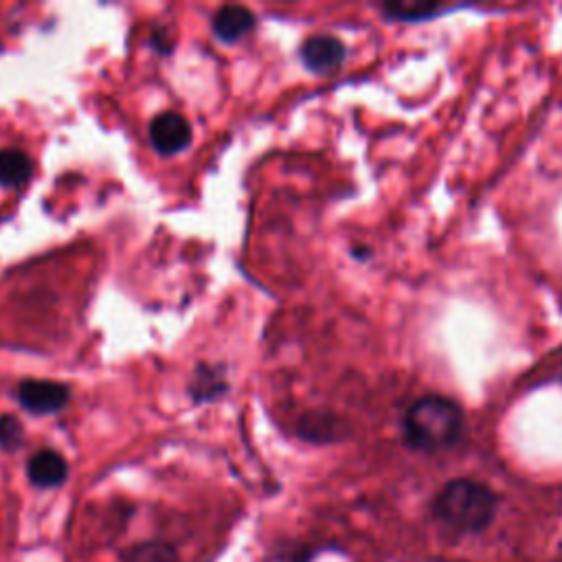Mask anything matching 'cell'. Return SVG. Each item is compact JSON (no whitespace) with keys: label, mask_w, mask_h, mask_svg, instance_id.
<instances>
[{"label":"cell","mask_w":562,"mask_h":562,"mask_svg":"<svg viewBox=\"0 0 562 562\" xmlns=\"http://www.w3.org/2000/svg\"><path fill=\"white\" fill-rule=\"evenodd\" d=\"M465 428L459 402L448 395L428 393L413 400L402 415V437L411 450L441 452L452 448Z\"/></svg>","instance_id":"cell-1"},{"label":"cell","mask_w":562,"mask_h":562,"mask_svg":"<svg viewBox=\"0 0 562 562\" xmlns=\"http://www.w3.org/2000/svg\"><path fill=\"white\" fill-rule=\"evenodd\" d=\"M498 507L496 492L474 479H452L432 498V514L457 531L485 529Z\"/></svg>","instance_id":"cell-2"},{"label":"cell","mask_w":562,"mask_h":562,"mask_svg":"<svg viewBox=\"0 0 562 562\" xmlns=\"http://www.w3.org/2000/svg\"><path fill=\"white\" fill-rule=\"evenodd\" d=\"M70 389L53 380H24L18 389L20 404L35 415H50L66 406Z\"/></svg>","instance_id":"cell-3"},{"label":"cell","mask_w":562,"mask_h":562,"mask_svg":"<svg viewBox=\"0 0 562 562\" xmlns=\"http://www.w3.org/2000/svg\"><path fill=\"white\" fill-rule=\"evenodd\" d=\"M149 140L162 156L178 154L191 140V125L178 112H162L149 125Z\"/></svg>","instance_id":"cell-4"},{"label":"cell","mask_w":562,"mask_h":562,"mask_svg":"<svg viewBox=\"0 0 562 562\" xmlns=\"http://www.w3.org/2000/svg\"><path fill=\"white\" fill-rule=\"evenodd\" d=\"M347 48L336 35H312L301 46V59L316 75L336 72L345 61Z\"/></svg>","instance_id":"cell-5"},{"label":"cell","mask_w":562,"mask_h":562,"mask_svg":"<svg viewBox=\"0 0 562 562\" xmlns=\"http://www.w3.org/2000/svg\"><path fill=\"white\" fill-rule=\"evenodd\" d=\"M26 474H29V481L37 487H57L66 481L68 463L55 450H40L29 459Z\"/></svg>","instance_id":"cell-6"},{"label":"cell","mask_w":562,"mask_h":562,"mask_svg":"<svg viewBox=\"0 0 562 562\" xmlns=\"http://www.w3.org/2000/svg\"><path fill=\"white\" fill-rule=\"evenodd\" d=\"M255 26V15L241 4H226L213 15V33L222 42H237Z\"/></svg>","instance_id":"cell-7"},{"label":"cell","mask_w":562,"mask_h":562,"mask_svg":"<svg viewBox=\"0 0 562 562\" xmlns=\"http://www.w3.org/2000/svg\"><path fill=\"white\" fill-rule=\"evenodd\" d=\"M457 7H441L437 2H391L382 4L380 11L386 20L395 22H422V20H432L446 11H454Z\"/></svg>","instance_id":"cell-8"},{"label":"cell","mask_w":562,"mask_h":562,"mask_svg":"<svg viewBox=\"0 0 562 562\" xmlns=\"http://www.w3.org/2000/svg\"><path fill=\"white\" fill-rule=\"evenodd\" d=\"M33 173V162L22 149H0V184L20 187Z\"/></svg>","instance_id":"cell-9"},{"label":"cell","mask_w":562,"mask_h":562,"mask_svg":"<svg viewBox=\"0 0 562 562\" xmlns=\"http://www.w3.org/2000/svg\"><path fill=\"white\" fill-rule=\"evenodd\" d=\"M22 424L13 415L0 417V446L4 450H18L22 446Z\"/></svg>","instance_id":"cell-10"},{"label":"cell","mask_w":562,"mask_h":562,"mask_svg":"<svg viewBox=\"0 0 562 562\" xmlns=\"http://www.w3.org/2000/svg\"><path fill=\"white\" fill-rule=\"evenodd\" d=\"M130 562H176V553L165 544H143L132 551Z\"/></svg>","instance_id":"cell-11"},{"label":"cell","mask_w":562,"mask_h":562,"mask_svg":"<svg viewBox=\"0 0 562 562\" xmlns=\"http://www.w3.org/2000/svg\"><path fill=\"white\" fill-rule=\"evenodd\" d=\"M200 380L193 384V391H195V400H209V397H215L222 389H224V382L220 380V375L215 371H209L206 367L200 369Z\"/></svg>","instance_id":"cell-12"},{"label":"cell","mask_w":562,"mask_h":562,"mask_svg":"<svg viewBox=\"0 0 562 562\" xmlns=\"http://www.w3.org/2000/svg\"><path fill=\"white\" fill-rule=\"evenodd\" d=\"M560 307H562V303H560Z\"/></svg>","instance_id":"cell-13"}]
</instances>
